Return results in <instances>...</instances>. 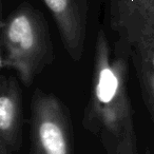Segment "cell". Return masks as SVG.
I'll return each mask as SVG.
<instances>
[{
	"label": "cell",
	"instance_id": "obj_1",
	"mask_svg": "<svg viewBox=\"0 0 154 154\" xmlns=\"http://www.w3.org/2000/svg\"><path fill=\"white\" fill-rule=\"evenodd\" d=\"M129 56L131 50L112 49L99 29L82 126L99 139L106 154H139L129 96Z\"/></svg>",
	"mask_w": 154,
	"mask_h": 154
},
{
	"label": "cell",
	"instance_id": "obj_2",
	"mask_svg": "<svg viewBox=\"0 0 154 154\" xmlns=\"http://www.w3.org/2000/svg\"><path fill=\"white\" fill-rule=\"evenodd\" d=\"M53 60V42L45 16L22 3L1 24L0 66L14 70L29 87Z\"/></svg>",
	"mask_w": 154,
	"mask_h": 154
},
{
	"label": "cell",
	"instance_id": "obj_3",
	"mask_svg": "<svg viewBox=\"0 0 154 154\" xmlns=\"http://www.w3.org/2000/svg\"><path fill=\"white\" fill-rule=\"evenodd\" d=\"M30 154H74V134L69 109L40 88L31 100Z\"/></svg>",
	"mask_w": 154,
	"mask_h": 154
},
{
	"label": "cell",
	"instance_id": "obj_4",
	"mask_svg": "<svg viewBox=\"0 0 154 154\" xmlns=\"http://www.w3.org/2000/svg\"><path fill=\"white\" fill-rule=\"evenodd\" d=\"M53 15L62 45L74 61L84 54L88 26L87 0H43Z\"/></svg>",
	"mask_w": 154,
	"mask_h": 154
},
{
	"label": "cell",
	"instance_id": "obj_5",
	"mask_svg": "<svg viewBox=\"0 0 154 154\" xmlns=\"http://www.w3.org/2000/svg\"><path fill=\"white\" fill-rule=\"evenodd\" d=\"M22 93L14 76H0V143L12 152L22 145Z\"/></svg>",
	"mask_w": 154,
	"mask_h": 154
},
{
	"label": "cell",
	"instance_id": "obj_6",
	"mask_svg": "<svg viewBox=\"0 0 154 154\" xmlns=\"http://www.w3.org/2000/svg\"><path fill=\"white\" fill-rule=\"evenodd\" d=\"M131 57L135 66L143 101L154 122V71L147 60L143 59L138 53L131 52Z\"/></svg>",
	"mask_w": 154,
	"mask_h": 154
},
{
	"label": "cell",
	"instance_id": "obj_7",
	"mask_svg": "<svg viewBox=\"0 0 154 154\" xmlns=\"http://www.w3.org/2000/svg\"><path fill=\"white\" fill-rule=\"evenodd\" d=\"M139 54V53H138ZM140 55V54H139ZM141 57L143 58V59H146L148 61V63L151 66V68L153 69V71H154V48L152 50H150L149 52H148L146 55H140Z\"/></svg>",
	"mask_w": 154,
	"mask_h": 154
},
{
	"label": "cell",
	"instance_id": "obj_8",
	"mask_svg": "<svg viewBox=\"0 0 154 154\" xmlns=\"http://www.w3.org/2000/svg\"><path fill=\"white\" fill-rule=\"evenodd\" d=\"M0 154H13V152L10 149H8L3 143H0Z\"/></svg>",
	"mask_w": 154,
	"mask_h": 154
},
{
	"label": "cell",
	"instance_id": "obj_9",
	"mask_svg": "<svg viewBox=\"0 0 154 154\" xmlns=\"http://www.w3.org/2000/svg\"><path fill=\"white\" fill-rule=\"evenodd\" d=\"M146 154H151V153H150V152H149V151H147V153H146Z\"/></svg>",
	"mask_w": 154,
	"mask_h": 154
}]
</instances>
